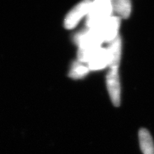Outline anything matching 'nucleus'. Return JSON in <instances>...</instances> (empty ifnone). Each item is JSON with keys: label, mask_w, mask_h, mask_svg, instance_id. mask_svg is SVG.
<instances>
[{"label": "nucleus", "mask_w": 154, "mask_h": 154, "mask_svg": "<svg viewBox=\"0 0 154 154\" xmlns=\"http://www.w3.org/2000/svg\"><path fill=\"white\" fill-rule=\"evenodd\" d=\"M112 12V1L98 0L92 2L89 12L87 15L86 25L89 28L98 26L111 17Z\"/></svg>", "instance_id": "obj_1"}, {"label": "nucleus", "mask_w": 154, "mask_h": 154, "mask_svg": "<svg viewBox=\"0 0 154 154\" xmlns=\"http://www.w3.org/2000/svg\"><path fill=\"white\" fill-rule=\"evenodd\" d=\"M120 24L121 18L112 16L99 25L92 28L95 30L103 42H110L119 35Z\"/></svg>", "instance_id": "obj_2"}, {"label": "nucleus", "mask_w": 154, "mask_h": 154, "mask_svg": "<svg viewBox=\"0 0 154 154\" xmlns=\"http://www.w3.org/2000/svg\"><path fill=\"white\" fill-rule=\"evenodd\" d=\"M106 83L112 104L119 107L121 103V85L118 69H110L106 77Z\"/></svg>", "instance_id": "obj_3"}, {"label": "nucleus", "mask_w": 154, "mask_h": 154, "mask_svg": "<svg viewBox=\"0 0 154 154\" xmlns=\"http://www.w3.org/2000/svg\"><path fill=\"white\" fill-rule=\"evenodd\" d=\"M92 2L86 0L76 5L67 14L64 20V26L66 29L71 30L74 28L83 17L88 15Z\"/></svg>", "instance_id": "obj_4"}, {"label": "nucleus", "mask_w": 154, "mask_h": 154, "mask_svg": "<svg viewBox=\"0 0 154 154\" xmlns=\"http://www.w3.org/2000/svg\"><path fill=\"white\" fill-rule=\"evenodd\" d=\"M107 51L110 69H118L122 58V39L119 35L109 42Z\"/></svg>", "instance_id": "obj_5"}, {"label": "nucleus", "mask_w": 154, "mask_h": 154, "mask_svg": "<svg viewBox=\"0 0 154 154\" xmlns=\"http://www.w3.org/2000/svg\"><path fill=\"white\" fill-rule=\"evenodd\" d=\"M89 70H100L109 66V58L107 49L101 47L91 56L88 63Z\"/></svg>", "instance_id": "obj_6"}, {"label": "nucleus", "mask_w": 154, "mask_h": 154, "mask_svg": "<svg viewBox=\"0 0 154 154\" xmlns=\"http://www.w3.org/2000/svg\"><path fill=\"white\" fill-rule=\"evenodd\" d=\"M139 141L143 154H154V143L150 133L146 128L139 132Z\"/></svg>", "instance_id": "obj_7"}, {"label": "nucleus", "mask_w": 154, "mask_h": 154, "mask_svg": "<svg viewBox=\"0 0 154 154\" xmlns=\"http://www.w3.org/2000/svg\"><path fill=\"white\" fill-rule=\"evenodd\" d=\"M113 12L116 13L120 18L129 17L132 11L131 2L128 0H116L112 2Z\"/></svg>", "instance_id": "obj_8"}, {"label": "nucleus", "mask_w": 154, "mask_h": 154, "mask_svg": "<svg viewBox=\"0 0 154 154\" xmlns=\"http://www.w3.org/2000/svg\"><path fill=\"white\" fill-rule=\"evenodd\" d=\"M89 69L88 65L80 62H76L72 66L70 69L69 76L72 79H79L83 78L89 73Z\"/></svg>", "instance_id": "obj_9"}]
</instances>
